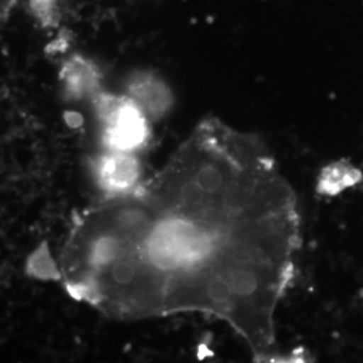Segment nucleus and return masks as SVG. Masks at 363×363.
<instances>
[{
  "instance_id": "obj_1",
  "label": "nucleus",
  "mask_w": 363,
  "mask_h": 363,
  "mask_svg": "<svg viewBox=\"0 0 363 363\" xmlns=\"http://www.w3.org/2000/svg\"><path fill=\"white\" fill-rule=\"evenodd\" d=\"M300 247L298 199L268 147L206 118L136 190L79 211L58 264L66 292L105 316L210 315L269 358Z\"/></svg>"
},
{
  "instance_id": "obj_2",
  "label": "nucleus",
  "mask_w": 363,
  "mask_h": 363,
  "mask_svg": "<svg viewBox=\"0 0 363 363\" xmlns=\"http://www.w3.org/2000/svg\"><path fill=\"white\" fill-rule=\"evenodd\" d=\"M103 150L140 154L151 142L152 121L130 94L103 89L91 100Z\"/></svg>"
},
{
  "instance_id": "obj_3",
  "label": "nucleus",
  "mask_w": 363,
  "mask_h": 363,
  "mask_svg": "<svg viewBox=\"0 0 363 363\" xmlns=\"http://www.w3.org/2000/svg\"><path fill=\"white\" fill-rule=\"evenodd\" d=\"M91 174L104 196H120L136 190L143 178L139 154L103 150L91 162Z\"/></svg>"
},
{
  "instance_id": "obj_4",
  "label": "nucleus",
  "mask_w": 363,
  "mask_h": 363,
  "mask_svg": "<svg viewBox=\"0 0 363 363\" xmlns=\"http://www.w3.org/2000/svg\"><path fill=\"white\" fill-rule=\"evenodd\" d=\"M103 73L99 65L82 54L69 57L60 69L64 96L72 101H89L103 91Z\"/></svg>"
},
{
  "instance_id": "obj_5",
  "label": "nucleus",
  "mask_w": 363,
  "mask_h": 363,
  "mask_svg": "<svg viewBox=\"0 0 363 363\" xmlns=\"http://www.w3.org/2000/svg\"><path fill=\"white\" fill-rule=\"evenodd\" d=\"M125 93L140 105L152 123L166 116L172 105V93L169 86L152 73L140 72L132 76Z\"/></svg>"
},
{
  "instance_id": "obj_6",
  "label": "nucleus",
  "mask_w": 363,
  "mask_h": 363,
  "mask_svg": "<svg viewBox=\"0 0 363 363\" xmlns=\"http://www.w3.org/2000/svg\"><path fill=\"white\" fill-rule=\"evenodd\" d=\"M363 174L347 159H340L325 164L316 179V193L322 196H337L359 184Z\"/></svg>"
},
{
  "instance_id": "obj_7",
  "label": "nucleus",
  "mask_w": 363,
  "mask_h": 363,
  "mask_svg": "<svg viewBox=\"0 0 363 363\" xmlns=\"http://www.w3.org/2000/svg\"><path fill=\"white\" fill-rule=\"evenodd\" d=\"M28 276L43 281H61V268L58 259H52V252L46 242L37 247L27 259Z\"/></svg>"
}]
</instances>
